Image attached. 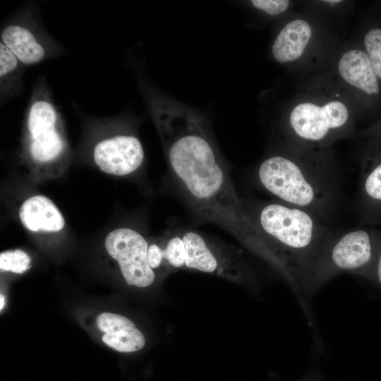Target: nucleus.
<instances>
[{"mask_svg":"<svg viewBox=\"0 0 381 381\" xmlns=\"http://www.w3.org/2000/svg\"><path fill=\"white\" fill-rule=\"evenodd\" d=\"M3 42L25 65H32L42 61L46 56L44 47L28 28L10 25L4 28L1 35Z\"/></svg>","mask_w":381,"mask_h":381,"instance_id":"obj_13","label":"nucleus"},{"mask_svg":"<svg viewBox=\"0 0 381 381\" xmlns=\"http://www.w3.org/2000/svg\"><path fill=\"white\" fill-rule=\"evenodd\" d=\"M164 259L174 267H181L185 263V248L179 234L172 236L164 249Z\"/></svg>","mask_w":381,"mask_h":381,"instance_id":"obj_17","label":"nucleus"},{"mask_svg":"<svg viewBox=\"0 0 381 381\" xmlns=\"http://www.w3.org/2000/svg\"><path fill=\"white\" fill-rule=\"evenodd\" d=\"M298 381H317V380L315 379H313V378L307 377V378L302 379V380H298Z\"/></svg>","mask_w":381,"mask_h":381,"instance_id":"obj_24","label":"nucleus"},{"mask_svg":"<svg viewBox=\"0 0 381 381\" xmlns=\"http://www.w3.org/2000/svg\"><path fill=\"white\" fill-rule=\"evenodd\" d=\"M253 219L265 239L277 246L291 285L310 292L319 260L334 236L316 215L284 202L262 206Z\"/></svg>","mask_w":381,"mask_h":381,"instance_id":"obj_2","label":"nucleus"},{"mask_svg":"<svg viewBox=\"0 0 381 381\" xmlns=\"http://www.w3.org/2000/svg\"><path fill=\"white\" fill-rule=\"evenodd\" d=\"M376 276H377V281L381 285V251L379 254L377 261Z\"/></svg>","mask_w":381,"mask_h":381,"instance_id":"obj_22","label":"nucleus"},{"mask_svg":"<svg viewBox=\"0 0 381 381\" xmlns=\"http://www.w3.org/2000/svg\"><path fill=\"white\" fill-rule=\"evenodd\" d=\"M104 246L118 262L128 285L147 287L152 284L155 275L147 262L149 246L140 233L130 228L116 229L107 236Z\"/></svg>","mask_w":381,"mask_h":381,"instance_id":"obj_7","label":"nucleus"},{"mask_svg":"<svg viewBox=\"0 0 381 381\" xmlns=\"http://www.w3.org/2000/svg\"><path fill=\"white\" fill-rule=\"evenodd\" d=\"M341 1H339V0H335V1H325V2L327 3H329V4H337V3H339L341 2Z\"/></svg>","mask_w":381,"mask_h":381,"instance_id":"obj_25","label":"nucleus"},{"mask_svg":"<svg viewBox=\"0 0 381 381\" xmlns=\"http://www.w3.org/2000/svg\"><path fill=\"white\" fill-rule=\"evenodd\" d=\"M97 326L104 332L103 342L113 349L130 353L140 350L145 344L144 336L127 318L111 313H103L97 318Z\"/></svg>","mask_w":381,"mask_h":381,"instance_id":"obj_9","label":"nucleus"},{"mask_svg":"<svg viewBox=\"0 0 381 381\" xmlns=\"http://www.w3.org/2000/svg\"><path fill=\"white\" fill-rule=\"evenodd\" d=\"M364 44L367 54L377 78H381V30L374 28L365 35Z\"/></svg>","mask_w":381,"mask_h":381,"instance_id":"obj_16","label":"nucleus"},{"mask_svg":"<svg viewBox=\"0 0 381 381\" xmlns=\"http://www.w3.org/2000/svg\"><path fill=\"white\" fill-rule=\"evenodd\" d=\"M252 4L270 16H276L284 12L289 6L287 0H253Z\"/></svg>","mask_w":381,"mask_h":381,"instance_id":"obj_20","label":"nucleus"},{"mask_svg":"<svg viewBox=\"0 0 381 381\" xmlns=\"http://www.w3.org/2000/svg\"><path fill=\"white\" fill-rule=\"evenodd\" d=\"M21 64L11 50L1 42L0 43V76L1 81L13 73Z\"/></svg>","mask_w":381,"mask_h":381,"instance_id":"obj_19","label":"nucleus"},{"mask_svg":"<svg viewBox=\"0 0 381 381\" xmlns=\"http://www.w3.org/2000/svg\"><path fill=\"white\" fill-rule=\"evenodd\" d=\"M349 116L348 109L341 101H329L323 105L302 102L291 110L289 122L298 138L320 145L339 135L347 124Z\"/></svg>","mask_w":381,"mask_h":381,"instance_id":"obj_6","label":"nucleus"},{"mask_svg":"<svg viewBox=\"0 0 381 381\" xmlns=\"http://www.w3.org/2000/svg\"><path fill=\"white\" fill-rule=\"evenodd\" d=\"M19 217L23 225L31 231L57 232L65 226L59 210L44 195H34L25 200L20 207Z\"/></svg>","mask_w":381,"mask_h":381,"instance_id":"obj_10","label":"nucleus"},{"mask_svg":"<svg viewBox=\"0 0 381 381\" xmlns=\"http://www.w3.org/2000/svg\"><path fill=\"white\" fill-rule=\"evenodd\" d=\"M261 185L283 202L328 220L334 207V172L321 162L274 155L260 165Z\"/></svg>","mask_w":381,"mask_h":381,"instance_id":"obj_3","label":"nucleus"},{"mask_svg":"<svg viewBox=\"0 0 381 381\" xmlns=\"http://www.w3.org/2000/svg\"><path fill=\"white\" fill-rule=\"evenodd\" d=\"M179 234L185 248L184 265L204 272H213L218 267V260L207 241L197 231L183 229Z\"/></svg>","mask_w":381,"mask_h":381,"instance_id":"obj_14","label":"nucleus"},{"mask_svg":"<svg viewBox=\"0 0 381 381\" xmlns=\"http://www.w3.org/2000/svg\"><path fill=\"white\" fill-rule=\"evenodd\" d=\"M144 150L140 140L130 135H119L97 143L93 151L95 164L103 172L125 176L143 162Z\"/></svg>","mask_w":381,"mask_h":381,"instance_id":"obj_8","label":"nucleus"},{"mask_svg":"<svg viewBox=\"0 0 381 381\" xmlns=\"http://www.w3.org/2000/svg\"><path fill=\"white\" fill-rule=\"evenodd\" d=\"M364 190L369 198L374 200L381 201V162L374 166L367 173Z\"/></svg>","mask_w":381,"mask_h":381,"instance_id":"obj_18","label":"nucleus"},{"mask_svg":"<svg viewBox=\"0 0 381 381\" xmlns=\"http://www.w3.org/2000/svg\"><path fill=\"white\" fill-rule=\"evenodd\" d=\"M172 179L190 209L256 249L270 247L236 193L206 123L166 102L152 104Z\"/></svg>","mask_w":381,"mask_h":381,"instance_id":"obj_1","label":"nucleus"},{"mask_svg":"<svg viewBox=\"0 0 381 381\" xmlns=\"http://www.w3.org/2000/svg\"><path fill=\"white\" fill-rule=\"evenodd\" d=\"M5 304L4 296L1 294L0 296V310H2Z\"/></svg>","mask_w":381,"mask_h":381,"instance_id":"obj_23","label":"nucleus"},{"mask_svg":"<svg viewBox=\"0 0 381 381\" xmlns=\"http://www.w3.org/2000/svg\"><path fill=\"white\" fill-rule=\"evenodd\" d=\"M59 121V114L47 90L36 89L26 117L28 150L34 161L52 162L64 150L65 141L56 127Z\"/></svg>","mask_w":381,"mask_h":381,"instance_id":"obj_5","label":"nucleus"},{"mask_svg":"<svg viewBox=\"0 0 381 381\" xmlns=\"http://www.w3.org/2000/svg\"><path fill=\"white\" fill-rule=\"evenodd\" d=\"M31 259L23 250L16 249L0 253V270L1 272H11L23 274L31 267Z\"/></svg>","mask_w":381,"mask_h":381,"instance_id":"obj_15","label":"nucleus"},{"mask_svg":"<svg viewBox=\"0 0 381 381\" xmlns=\"http://www.w3.org/2000/svg\"><path fill=\"white\" fill-rule=\"evenodd\" d=\"M338 69L341 78L349 85L368 95L377 94V76L368 54L362 50L351 49L341 57Z\"/></svg>","mask_w":381,"mask_h":381,"instance_id":"obj_11","label":"nucleus"},{"mask_svg":"<svg viewBox=\"0 0 381 381\" xmlns=\"http://www.w3.org/2000/svg\"><path fill=\"white\" fill-rule=\"evenodd\" d=\"M312 35L310 24L302 19L288 23L277 36L272 47L274 58L279 63L298 59L304 52Z\"/></svg>","mask_w":381,"mask_h":381,"instance_id":"obj_12","label":"nucleus"},{"mask_svg":"<svg viewBox=\"0 0 381 381\" xmlns=\"http://www.w3.org/2000/svg\"><path fill=\"white\" fill-rule=\"evenodd\" d=\"M372 257V241L366 231L353 230L334 236L319 260L310 291L339 273H358Z\"/></svg>","mask_w":381,"mask_h":381,"instance_id":"obj_4","label":"nucleus"},{"mask_svg":"<svg viewBox=\"0 0 381 381\" xmlns=\"http://www.w3.org/2000/svg\"><path fill=\"white\" fill-rule=\"evenodd\" d=\"M147 258L150 267L156 269L164 259V250L156 244H152L148 246Z\"/></svg>","mask_w":381,"mask_h":381,"instance_id":"obj_21","label":"nucleus"}]
</instances>
